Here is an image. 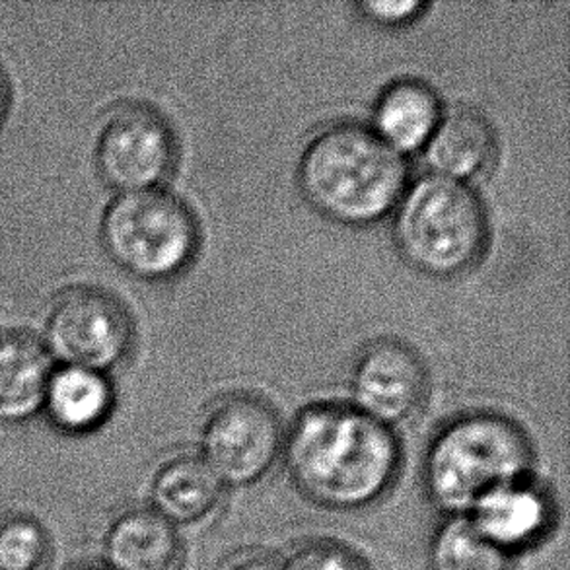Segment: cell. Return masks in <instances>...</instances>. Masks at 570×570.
<instances>
[{"mask_svg":"<svg viewBox=\"0 0 570 570\" xmlns=\"http://www.w3.org/2000/svg\"><path fill=\"white\" fill-rule=\"evenodd\" d=\"M283 460L298 493L320 509L353 512L379 502L401 470L395 432L351 403H314L285 432Z\"/></svg>","mask_w":570,"mask_h":570,"instance_id":"cell-1","label":"cell"},{"mask_svg":"<svg viewBox=\"0 0 570 570\" xmlns=\"http://www.w3.org/2000/svg\"><path fill=\"white\" fill-rule=\"evenodd\" d=\"M296 178L320 215L343 226H371L392 215L407 187L409 166L371 127L337 121L309 139Z\"/></svg>","mask_w":570,"mask_h":570,"instance_id":"cell-2","label":"cell"},{"mask_svg":"<svg viewBox=\"0 0 570 570\" xmlns=\"http://www.w3.org/2000/svg\"><path fill=\"white\" fill-rule=\"evenodd\" d=\"M532 470L528 432L499 411L473 409L450 419L432 436L423 485L444 517H465L491 491L530 478Z\"/></svg>","mask_w":570,"mask_h":570,"instance_id":"cell-3","label":"cell"},{"mask_svg":"<svg viewBox=\"0 0 570 570\" xmlns=\"http://www.w3.org/2000/svg\"><path fill=\"white\" fill-rule=\"evenodd\" d=\"M392 216L397 252L426 277H458L485 252V205L468 184L424 174L407 184Z\"/></svg>","mask_w":570,"mask_h":570,"instance_id":"cell-4","label":"cell"},{"mask_svg":"<svg viewBox=\"0 0 570 570\" xmlns=\"http://www.w3.org/2000/svg\"><path fill=\"white\" fill-rule=\"evenodd\" d=\"M104 252L127 275L166 283L191 265L199 252L197 216L178 195L156 187L117 193L100 220Z\"/></svg>","mask_w":570,"mask_h":570,"instance_id":"cell-5","label":"cell"},{"mask_svg":"<svg viewBox=\"0 0 570 570\" xmlns=\"http://www.w3.org/2000/svg\"><path fill=\"white\" fill-rule=\"evenodd\" d=\"M39 341L57 366L108 374L131 353L135 324L114 294L100 286L72 285L55 294Z\"/></svg>","mask_w":570,"mask_h":570,"instance_id":"cell-6","label":"cell"},{"mask_svg":"<svg viewBox=\"0 0 570 570\" xmlns=\"http://www.w3.org/2000/svg\"><path fill=\"white\" fill-rule=\"evenodd\" d=\"M283 444L285 429L269 401L238 392L208 409L197 455L224 489H244L267 478L283 454Z\"/></svg>","mask_w":570,"mask_h":570,"instance_id":"cell-7","label":"cell"},{"mask_svg":"<svg viewBox=\"0 0 570 570\" xmlns=\"http://www.w3.org/2000/svg\"><path fill=\"white\" fill-rule=\"evenodd\" d=\"M178 163V139L168 119L142 101H124L101 119L94 164L117 193L163 187Z\"/></svg>","mask_w":570,"mask_h":570,"instance_id":"cell-8","label":"cell"},{"mask_svg":"<svg viewBox=\"0 0 570 570\" xmlns=\"http://www.w3.org/2000/svg\"><path fill=\"white\" fill-rule=\"evenodd\" d=\"M426 390V366L403 341L380 340L366 345L351 372V405L390 429L415 415Z\"/></svg>","mask_w":570,"mask_h":570,"instance_id":"cell-9","label":"cell"},{"mask_svg":"<svg viewBox=\"0 0 570 570\" xmlns=\"http://www.w3.org/2000/svg\"><path fill=\"white\" fill-rule=\"evenodd\" d=\"M468 517L494 548L514 557L546 540L556 524L557 509L548 489L530 475L494 489Z\"/></svg>","mask_w":570,"mask_h":570,"instance_id":"cell-10","label":"cell"},{"mask_svg":"<svg viewBox=\"0 0 570 570\" xmlns=\"http://www.w3.org/2000/svg\"><path fill=\"white\" fill-rule=\"evenodd\" d=\"M497 148L499 140L491 121L478 109L455 106L444 109L421 153L429 174L470 186L493 166Z\"/></svg>","mask_w":570,"mask_h":570,"instance_id":"cell-11","label":"cell"},{"mask_svg":"<svg viewBox=\"0 0 570 570\" xmlns=\"http://www.w3.org/2000/svg\"><path fill=\"white\" fill-rule=\"evenodd\" d=\"M181 553L178 528L148 507L117 514L101 540V564L109 570H178Z\"/></svg>","mask_w":570,"mask_h":570,"instance_id":"cell-12","label":"cell"},{"mask_svg":"<svg viewBox=\"0 0 570 570\" xmlns=\"http://www.w3.org/2000/svg\"><path fill=\"white\" fill-rule=\"evenodd\" d=\"M442 114L444 106L431 85L421 78H397L374 101L371 129L397 155H415L431 139Z\"/></svg>","mask_w":570,"mask_h":570,"instance_id":"cell-13","label":"cell"},{"mask_svg":"<svg viewBox=\"0 0 570 570\" xmlns=\"http://www.w3.org/2000/svg\"><path fill=\"white\" fill-rule=\"evenodd\" d=\"M223 483L197 454L174 455L156 468L148 483V509L176 528L200 524L223 502Z\"/></svg>","mask_w":570,"mask_h":570,"instance_id":"cell-14","label":"cell"},{"mask_svg":"<svg viewBox=\"0 0 570 570\" xmlns=\"http://www.w3.org/2000/svg\"><path fill=\"white\" fill-rule=\"evenodd\" d=\"M55 363L39 337L0 335V423H28L41 413Z\"/></svg>","mask_w":570,"mask_h":570,"instance_id":"cell-15","label":"cell"},{"mask_svg":"<svg viewBox=\"0 0 570 570\" xmlns=\"http://www.w3.org/2000/svg\"><path fill=\"white\" fill-rule=\"evenodd\" d=\"M116 409V390L108 374L77 366H55L41 413L57 431L86 436L108 423Z\"/></svg>","mask_w":570,"mask_h":570,"instance_id":"cell-16","label":"cell"},{"mask_svg":"<svg viewBox=\"0 0 570 570\" xmlns=\"http://www.w3.org/2000/svg\"><path fill=\"white\" fill-rule=\"evenodd\" d=\"M431 570H512V557L494 548L471 518L444 517L429 546Z\"/></svg>","mask_w":570,"mask_h":570,"instance_id":"cell-17","label":"cell"},{"mask_svg":"<svg viewBox=\"0 0 570 570\" xmlns=\"http://www.w3.org/2000/svg\"><path fill=\"white\" fill-rule=\"evenodd\" d=\"M49 556V538L38 520L23 514L0 520V570H39Z\"/></svg>","mask_w":570,"mask_h":570,"instance_id":"cell-18","label":"cell"},{"mask_svg":"<svg viewBox=\"0 0 570 570\" xmlns=\"http://www.w3.org/2000/svg\"><path fill=\"white\" fill-rule=\"evenodd\" d=\"M283 570H371V567L345 543L314 540L294 549L283 561Z\"/></svg>","mask_w":570,"mask_h":570,"instance_id":"cell-19","label":"cell"},{"mask_svg":"<svg viewBox=\"0 0 570 570\" xmlns=\"http://www.w3.org/2000/svg\"><path fill=\"white\" fill-rule=\"evenodd\" d=\"M356 8L372 23L397 28L415 22L429 4L424 0H361Z\"/></svg>","mask_w":570,"mask_h":570,"instance_id":"cell-20","label":"cell"},{"mask_svg":"<svg viewBox=\"0 0 570 570\" xmlns=\"http://www.w3.org/2000/svg\"><path fill=\"white\" fill-rule=\"evenodd\" d=\"M226 570H283V561L262 551H252L234 559Z\"/></svg>","mask_w":570,"mask_h":570,"instance_id":"cell-21","label":"cell"},{"mask_svg":"<svg viewBox=\"0 0 570 570\" xmlns=\"http://www.w3.org/2000/svg\"><path fill=\"white\" fill-rule=\"evenodd\" d=\"M10 101H12V86H10V78H8L7 70L0 65V124L4 121L10 109Z\"/></svg>","mask_w":570,"mask_h":570,"instance_id":"cell-22","label":"cell"},{"mask_svg":"<svg viewBox=\"0 0 570 570\" xmlns=\"http://www.w3.org/2000/svg\"><path fill=\"white\" fill-rule=\"evenodd\" d=\"M77 570H109L108 567H104V564H88V567H80Z\"/></svg>","mask_w":570,"mask_h":570,"instance_id":"cell-23","label":"cell"}]
</instances>
